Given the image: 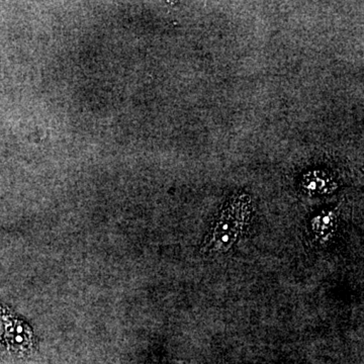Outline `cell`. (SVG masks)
<instances>
[{
	"mask_svg": "<svg viewBox=\"0 0 364 364\" xmlns=\"http://www.w3.org/2000/svg\"><path fill=\"white\" fill-rule=\"evenodd\" d=\"M252 213V200L245 193H237L225 205L205 239V252L225 253L238 241Z\"/></svg>",
	"mask_w": 364,
	"mask_h": 364,
	"instance_id": "1",
	"label": "cell"
}]
</instances>
